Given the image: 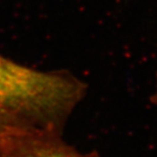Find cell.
<instances>
[{"label": "cell", "instance_id": "2", "mask_svg": "<svg viewBox=\"0 0 157 157\" xmlns=\"http://www.w3.org/2000/svg\"><path fill=\"white\" fill-rule=\"evenodd\" d=\"M62 131L54 129L13 127L0 135V157H98L83 153L68 144Z\"/></svg>", "mask_w": 157, "mask_h": 157}, {"label": "cell", "instance_id": "3", "mask_svg": "<svg viewBox=\"0 0 157 157\" xmlns=\"http://www.w3.org/2000/svg\"><path fill=\"white\" fill-rule=\"evenodd\" d=\"M13 127H21L13 120L12 117H10L7 113H5L3 109H0V135L6 130L13 128Z\"/></svg>", "mask_w": 157, "mask_h": 157}, {"label": "cell", "instance_id": "1", "mask_svg": "<svg viewBox=\"0 0 157 157\" xmlns=\"http://www.w3.org/2000/svg\"><path fill=\"white\" fill-rule=\"evenodd\" d=\"M86 92L71 72L36 70L0 55V109L21 127L62 131Z\"/></svg>", "mask_w": 157, "mask_h": 157}, {"label": "cell", "instance_id": "4", "mask_svg": "<svg viewBox=\"0 0 157 157\" xmlns=\"http://www.w3.org/2000/svg\"><path fill=\"white\" fill-rule=\"evenodd\" d=\"M150 101H151L154 105L157 106V73H156V78H155L154 89H153L152 94H151V96H150Z\"/></svg>", "mask_w": 157, "mask_h": 157}]
</instances>
